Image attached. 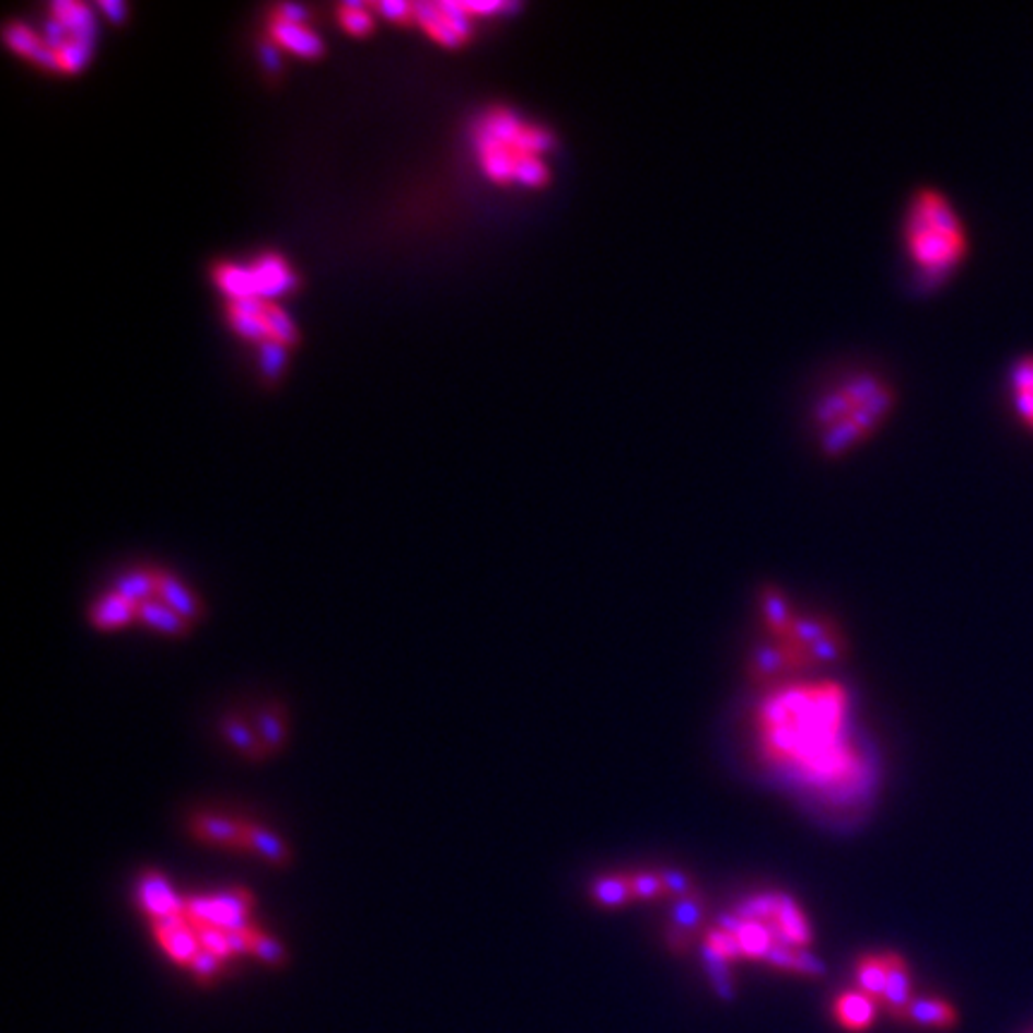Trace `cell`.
Returning a JSON list of instances; mask_svg holds the SVG:
<instances>
[{
	"label": "cell",
	"mask_w": 1033,
	"mask_h": 1033,
	"mask_svg": "<svg viewBox=\"0 0 1033 1033\" xmlns=\"http://www.w3.org/2000/svg\"><path fill=\"white\" fill-rule=\"evenodd\" d=\"M847 692L837 682L790 684L764 696L756 734L768 764L813 787H839L859 775L847 742Z\"/></svg>",
	"instance_id": "6da1fadb"
},
{
	"label": "cell",
	"mask_w": 1033,
	"mask_h": 1033,
	"mask_svg": "<svg viewBox=\"0 0 1033 1033\" xmlns=\"http://www.w3.org/2000/svg\"><path fill=\"white\" fill-rule=\"evenodd\" d=\"M474 147L484 175L494 185L541 189L550 183L553 132L512 108H488L474 127Z\"/></svg>",
	"instance_id": "7a4b0ae2"
},
{
	"label": "cell",
	"mask_w": 1033,
	"mask_h": 1033,
	"mask_svg": "<svg viewBox=\"0 0 1033 1033\" xmlns=\"http://www.w3.org/2000/svg\"><path fill=\"white\" fill-rule=\"evenodd\" d=\"M895 407V395L873 373H851L831 385L813 407V431L825 455L839 457L873 438Z\"/></svg>",
	"instance_id": "3957f363"
},
{
	"label": "cell",
	"mask_w": 1033,
	"mask_h": 1033,
	"mask_svg": "<svg viewBox=\"0 0 1033 1033\" xmlns=\"http://www.w3.org/2000/svg\"><path fill=\"white\" fill-rule=\"evenodd\" d=\"M902 244L912 268L926 282L957 270L968 252V235L954 204L938 189L916 191L902 223Z\"/></svg>",
	"instance_id": "277c9868"
},
{
	"label": "cell",
	"mask_w": 1033,
	"mask_h": 1033,
	"mask_svg": "<svg viewBox=\"0 0 1033 1033\" xmlns=\"http://www.w3.org/2000/svg\"><path fill=\"white\" fill-rule=\"evenodd\" d=\"M228 318L244 340L258 345H282L290 347L297 343V328L288 312L264 297H249V300H230Z\"/></svg>",
	"instance_id": "5b68a950"
},
{
	"label": "cell",
	"mask_w": 1033,
	"mask_h": 1033,
	"mask_svg": "<svg viewBox=\"0 0 1033 1033\" xmlns=\"http://www.w3.org/2000/svg\"><path fill=\"white\" fill-rule=\"evenodd\" d=\"M254 897L249 890L232 887L213 895L185 897V914L189 921L221 928V931H244L249 928Z\"/></svg>",
	"instance_id": "8992f818"
},
{
	"label": "cell",
	"mask_w": 1033,
	"mask_h": 1033,
	"mask_svg": "<svg viewBox=\"0 0 1033 1033\" xmlns=\"http://www.w3.org/2000/svg\"><path fill=\"white\" fill-rule=\"evenodd\" d=\"M415 20L436 42L460 46L472 34L474 15L467 3H415Z\"/></svg>",
	"instance_id": "52a82bcc"
},
{
	"label": "cell",
	"mask_w": 1033,
	"mask_h": 1033,
	"mask_svg": "<svg viewBox=\"0 0 1033 1033\" xmlns=\"http://www.w3.org/2000/svg\"><path fill=\"white\" fill-rule=\"evenodd\" d=\"M809 651L797 649V646L787 643V641H766L758 643L752 651V658H748V677L756 684H766L775 677H780L785 673H792V670H813Z\"/></svg>",
	"instance_id": "ba28073f"
},
{
	"label": "cell",
	"mask_w": 1033,
	"mask_h": 1033,
	"mask_svg": "<svg viewBox=\"0 0 1033 1033\" xmlns=\"http://www.w3.org/2000/svg\"><path fill=\"white\" fill-rule=\"evenodd\" d=\"M137 904L151 921L165 919L185 912V899L175 893V887L161 871H144L137 881Z\"/></svg>",
	"instance_id": "9c48e42d"
},
{
	"label": "cell",
	"mask_w": 1033,
	"mask_h": 1033,
	"mask_svg": "<svg viewBox=\"0 0 1033 1033\" xmlns=\"http://www.w3.org/2000/svg\"><path fill=\"white\" fill-rule=\"evenodd\" d=\"M153 933H156L161 948L167 952V957L177 964H191L194 957L201 952V942L197 936V926L189 921V916L175 914L165 916V919L151 921Z\"/></svg>",
	"instance_id": "30bf717a"
},
{
	"label": "cell",
	"mask_w": 1033,
	"mask_h": 1033,
	"mask_svg": "<svg viewBox=\"0 0 1033 1033\" xmlns=\"http://www.w3.org/2000/svg\"><path fill=\"white\" fill-rule=\"evenodd\" d=\"M189 831L194 837L201 839V843L206 845H216V847H225L235 851H249L247 823H242V821L218 816V813H194L189 821Z\"/></svg>",
	"instance_id": "8fae6325"
},
{
	"label": "cell",
	"mask_w": 1033,
	"mask_h": 1033,
	"mask_svg": "<svg viewBox=\"0 0 1033 1033\" xmlns=\"http://www.w3.org/2000/svg\"><path fill=\"white\" fill-rule=\"evenodd\" d=\"M766 926H770L775 945L804 950L811 942V926L806 921L804 912L799 909V904L785 893H780L778 907H775L773 919Z\"/></svg>",
	"instance_id": "7c38bea8"
},
{
	"label": "cell",
	"mask_w": 1033,
	"mask_h": 1033,
	"mask_svg": "<svg viewBox=\"0 0 1033 1033\" xmlns=\"http://www.w3.org/2000/svg\"><path fill=\"white\" fill-rule=\"evenodd\" d=\"M249 276L254 297H264V300H274V297L290 292L297 286L290 266L278 254L258 256L254 264H249Z\"/></svg>",
	"instance_id": "4fadbf2b"
},
{
	"label": "cell",
	"mask_w": 1033,
	"mask_h": 1033,
	"mask_svg": "<svg viewBox=\"0 0 1033 1033\" xmlns=\"http://www.w3.org/2000/svg\"><path fill=\"white\" fill-rule=\"evenodd\" d=\"M718 926L722 928V931H728V933H732L734 938H738L742 957L764 960L766 954L770 952V948L775 945L770 926L758 924V921H744L742 916H738L734 912L722 914Z\"/></svg>",
	"instance_id": "5bb4252c"
},
{
	"label": "cell",
	"mask_w": 1033,
	"mask_h": 1033,
	"mask_svg": "<svg viewBox=\"0 0 1033 1033\" xmlns=\"http://www.w3.org/2000/svg\"><path fill=\"white\" fill-rule=\"evenodd\" d=\"M883 957H885V966H887V984H885V993H883L881 1005L885 1007L890 1014L902 1019L904 1012H907V1007L914 1000L909 966H907V962H904L902 954H897V952H883Z\"/></svg>",
	"instance_id": "9a60e30c"
},
{
	"label": "cell",
	"mask_w": 1033,
	"mask_h": 1033,
	"mask_svg": "<svg viewBox=\"0 0 1033 1033\" xmlns=\"http://www.w3.org/2000/svg\"><path fill=\"white\" fill-rule=\"evenodd\" d=\"M135 619H139V603L120 596L118 591L103 593L98 601L92 603V608H89V623L101 631L129 627Z\"/></svg>",
	"instance_id": "2e32d148"
},
{
	"label": "cell",
	"mask_w": 1033,
	"mask_h": 1033,
	"mask_svg": "<svg viewBox=\"0 0 1033 1033\" xmlns=\"http://www.w3.org/2000/svg\"><path fill=\"white\" fill-rule=\"evenodd\" d=\"M758 601H761V613H764V623H766L770 639L775 641L790 639L797 615L792 611L790 601L785 599V593L775 587H766L764 591H761Z\"/></svg>",
	"instance_id": "e0dca14e"
},
{
	"label": "cell",
	"mask_w": 1033,
	"mask_h": 1033,
	"mask_svg": "<svg viewBox=\"0 0 1033 1033\" xmlns=\"http://www.w3.org/2000/svg\"><path fill=\"white\" fill-rule=\"evenodd\" d=\"M833 1014L847 1031H867L875 1019V1000L861 990H847L833 1002Z\"/></svg>",
	"instance_id": "ac0fdd59"
},
{
	"label": "cell",
	"mask_w": 1033,
	"mask_h": 1033,
	"mask_svg": "<svg viewBox=\"0 0 1033 1033\" xmlns=\"http://www.w3.org/2000/svg\"><path fill=\"white\" fill-rule=\"evenodd\" d=\"M270 38L282 48L292 50V54L302 56V58H316L323 54V44L321 38L306 27V24L300 22H280V20H270Z\"/></svg>",
	"instance_id": "d6986e66"
},
{
	"label": "cell",
	"mask_w": 1033,
	"mask_h": 1033,
	"mask_svg": "<svg viewBox=\"0 0 1033 1033\" xmlns=\"http://www.w3.org/2000/svg\"><path fill=\"white\" fill-rule=\"evenodd\" d=\"M902 1019L924 1029L948 1031L957 1024V1010L940 998H914Z\"/></svg>",
	"instance_id": "ffe728a7"
},
{
	"label": "cell",
	"mask_w": 1033,
	"mask_h": 1033,
	"mask_svg": "<svg viewBox=\"0 0 1033 1033\" xmlns=\"http://www.w3.org/2000/svg\"><path fill=\"white\" fill-rule=\"evenodd\" d=\"M159 599L165 605H171L177 615H183L187 623H197V619L204 615V605L197 593L187 589L183 581L171 572L159 570Z\"/></svg>",
	"instance_id": "44dd1931"
},
{
	"label": "cell",
	"mask_w": 1033,
	"mask_h": 1033,
	"mask_svg": "<svg viewBox=\"0 0 1033 1033\" xmlns=\"http://www.w3.org/2000/svg\"><path fill=\"white\" fill-rule=\"evenodd\" d=\"M589 897L599 904V907H625L635 899V890H631V873H608L599 875L596 881L589 885Z\"/></svg>",
	"instance_id": "7402d4cb"
},
{
	"label": "cell",
	"mask_w": 1033,
	"mask_h": 1033,
	"mask_svg": "<svg viewBox=\"0 0 1033 1033\" xmlns=\"http://www.w3.org/2000/svg\"><path fill=\"white\" fill-rule=\"evenodd\" d=\"M139 623H144L147 627L167 637H187L191 631V623H187L183 615H177L171 605H165L156 599L139 605Z\"/></svg>",
	"instance_id": "603a6c76"
},
{
	"label": "cell",
	"mask_w": 1033,
	"mask_h": 1033,
	"mask_svg": "<svg viewBox=\"0 0 1033 1033\" xmlns=\"http://www.w3.org/2000/svg\"><path fill=\"white\" fill-rule=\"evenodd\" d=\"M1010 387L1017 417L1033 431V357L1017 361L1010 376Z\"/></svg>",
	"instance_id": "cb8c5ba5"
},
{
	"label": "cell",
	"mask_w": 1033,
	"mask_h": 1033,
	"mask_svg": "<svg viewBox=\"0 0 1033 1033\" xmlns=\"http://www.w3.org/2000/svg\"><path fill=\"white\" fill-rule=\"evenodd\" d=\"M286 726L288 716L280 704H270L264 710H258L254 718V730L258 740H262L266 754H276L278 748L286 744Z\"/></svg>",
	"instance_id": "d4e9b609"
},
{
	"label": "cell",
	"mask_w": 1033,
	"mask_h": 1033,
	"mask_svg": "<svg viewBox=\"0 0 1033 1033\" xmlns=\"http://www.w3.org/2000/svg\"><path fill=\"white\" fill-rule=\"evenodd\" d=\"M221 732H223V738L230 742V746H235L244 758L262 761V758L268 756L262 740H258L256 730L249 728V722H244L240 716H225L221 720Z\"/></svg>",
	"instance_id": "484cf974"
},
{
	"label": "cell",
	"mask_w": 1033,
	"mask_h": 1033,
	"mask_svg": "<svg viewBox=\"0 0 1033 1033\" xmlns=\"http://www.w3.org/2000/svg\"><path fill=\"white\" fill-rule=\"evenodd\" d=\"M704 919H706V899L699 890L687 897L670 902V921H673L675 931L694 936L704 926Z\"/></svg>",
	"instance_id": "4316f807"
},
{
	"label": "cell",
	"mask_w": 1033,
	"mask_h": 1033,
	"mask_svg": "<svg viewBox=\"0 0 1033 1033\" xmlns=\"http://www.w3.org/2000/svg\"><path fill=\"white\" fill-rule=\"evenodd\" d=\"M857 986L861 993H867L875 1002L883 1000L885 984H887V966L883 954H863L855 966Z\"/></svg>",
	"instance_id": "83f0119b"
},
{
	"label": "cell",
	"mask_w": 1033,
	"mask_h": 1033,
	"mask_svg": "<svg viewBox=\"0 0 1033 1033\" xmlns=\"http://www.w3.org/2000/svg\"><path fill=\"white\" fill-rule=\"evenodd\" d=\"M247 839H249V851L262 855L268 863H274V867H288V863L292 861L290 847L282 843L276 833L262 828V825L247 823Z\"/></svg>",
	"instance_id": "f1b7e54d"
},
{
	"label": "cell",
	"mask_w": 1033,
	"mask_h": 1033,
	"mask_svg": "<svg viewBox=\"0 0 1033 1033\" xmlns=\"http://www.w3.org/2000/svg\"><path fill=\"white\" fill-rule=\"evenodd\" d=\"M113 591H118L120 596L135 601V603H147L159 596V570H151V567H141V570L127 572L125 577L118 579Z\"/></svg>",
	"instance_id": "f546056e"
},
{
	"label": "cell",
	"mask_w": 1033,
	"mask_h": 1033,
	"mask_svg": "<svg viewBox=\"0 0 1033 1033\" xmlns=\"http://www.w3.org/2000/svg\"><path fill=\"white\" fill-rule=\"evenodd\" d=\"M5 42L22 58H30L42 65V68H48V50L44 46V38L27 24H10L5 30Z\"/></svg>",
	"instance_id": "4dcf8cb0"
},
{
	"label": "cell",
	"mask_w": 1033,
	"mask_h": 1033,
	"mask_svg": "<svg viewBox=\"0 0 1033 1033\" xmlns=\"http://www.w3.org/2000/svg\"><path fill=\"white\" fill-rule=\"evenodd\" d=\"M833 631H837V625L831 617H819V615H804L794 619L792 635L787 639V643L797 646V649L809 651L811 646H816L825 637H831Z\"/></svg>",
	"instance_id": "1f68e13d"
},
{
	"label": "cell",
	"mask_w": 1033,
	"mask_h": 1033,
	"mask_svg": "<svg viewBox=\"0 0 1033 1033\" xmlns=\"http://www.w3.org/2000/svg\"><path fill=\"white\" fill-rule=\"evenodd\" d=\"M809 655H811V661L816 668L819 665H833V663L843 661V658L847 655V641L843 637V631L837 629V631H833L831 637H825L816 646H811Z\"/></svg>",
	"instance_id": "d6a6232c"
},
{
	"label": "cell",
	"mask_w": 1033,
	"mask_h": 1033,
	"mask_svg": "<svg viewBox=\"0 0 1033 1033\" xmlns=\"http://www.w3.org/2000/svg\"><path fill=\"white\" fill-rule=\"evenodd\" d=\"M338 18L343 27L352 36H364L373 30V15L364 3H343L338 8Z\"/></svg>",
	"instance_id": "836d02e7"
},
{
	"label": "cell",
	"mask_w": 1033,
	"mask_h": 1033,
	"mask_svg": "<svg viewBox=\"0 0 1033 1033\" xmlns=\"http://www.w3.org/2000/svg\"><path fill=\"white\" fill-rule=\"evenodd\" d=\"M704 962H706L710 978H713V986L718 990V996L722 1000H730L734 996L732 976H730V962L722 960L720 954H716L713 950H708V948H704Z\"/></svg>",
	"instance_id": "e575fe53"
},
{
	"label": "cell",
	"mask_w": 1033,
	"mask_h": 1033,
	"mask_svg": "<svg viewBox=\"0 0 1033 1033\" xmlns=\"http://www.w3.org/2000/svg\"><path fill=\"white\" fill-rule=\"evenodd\" d=\"M631 890L637 902H655L665 897V887L658 871H637L631 873Z\"/></svg>",
	"instance_id": "d590c367"
},
{
	"label": "cell",
	"mask_w": 1033,
	"mask_h": 1033,
	"mask_svg": "<svg viewBox=\"0 0 1033 1033\" xmlns=\"http://www.w3.org/2000/svg\"><path fill=\"white\" fill-rule=\"evenodd\" d=\"M704 948L713 950L716 954H720V957H722V960H728V962H734V960H740V957H742V950H740V942H738V938H734V936H732V933H728V931H722L720 926L710 928V931L706 933V938H704Z\"/></svg>",
	"instance_id": "8d00e7d4"
},
{
	"label": "cell",
	"mask_w": 1033,
	"mask_h": 1033,
	"mask_svg": "<svg viewBox=\"0 0 1033 1033\" xmlns=\"http://www.w3.org/2000/svg\"><path fill=\"white\" fill-rule=\"evenodd\" d=\"M252 954H256L258 960L274 966L286 962V950H282L280 942L262 931H256V928H252Z\"/></svg>",
	"instance_id": "74e56055"
},
{
	"label": "cell",
	"mask_w": 1033,
	"mask_h": 1033,
	"mask_svg": "<svg viewBox=\"0 0 1033 1033\" xmlns=\"http://www.w3.org/2000/svg\"><path fill=\"white\" fill-rule=\"evenodd\" d=\"M658 875H661L663 887H665V897H670V899H680V897H687V895L696 893L694 878L689 873L677 871V869H661V871H658Z\"/></svg>",
	"instance_id": "f35d334b"
},
{
	"label": "cell",
	"mask_w": 1033,
	"mask_h": 1033,
	"mask_svg": "<svg viewBox=\"0 0 1033 1033\" xmlns=\"http://www.w3.org/2000/svg\"><path fill=\"white\" fill-rule=\"evenodd\" d=\"M371 8H376L379 12H383L387 20H395V22L415 20V3H403V0H387V3H376Z\"/></svg>",
	"instance_id": "ab89813d"
},
{
	"label": "cell",
	"mask_w": 1033,
	"mask_h": 1033,
	"mask_svg": "<svg viewBox=\"0 0 1033 1033\" xmlns=\"http://www.w3.org/2000/svg\"><path fill=\"white\" fill-rule=\"evenodd\" d=\"M286 350L288 347L282 345H262V367L266 376H276L280 367L286 364Z\"/></svg>",
	"instance_id": "60d3db41"
},
{
	"label": "cell",
	"mask_w": 1033,
	"mask_h": 1033,
	"mask_svg": "<svg viewBox=\"0 0 1033 1033\" xmlns=\"http://www.w3.org/2000/svg\"><path fill=\"white\" fill-rule=\"evenodd\" d=\"M794 972L802 974V976H809V978H821V976H825V964L816 957V954H811L806 950H799Z\"/></svg>",
	"instance_id": "b9f144b4"
},
{
	"label": "cell",
	"mask_w": 1033,
	"mask_h": 1033,
	"mask_svg": "<svg viewBox=\"0 0 1033 1033\" xmlns=\"http://www.w3.org/2000/svg\"><path fill=\"white\" fill-rule=\"evenodd\" d=\"M189 968H191L194 974H197V978L209 980V978H213V976L218 974V968H221V960L213 957L211 952L201 950V952L197 954V957H194V962L189 964Z\"/></svg>",
	"instance_id": "7bdbcfd3"
},
{
	"label": "cell",
	"mask_w": 1033,
	"mask_h": 1033,
	"mask_svg": "<svg viewBox=\"0 0 1033 1033\" xmlns=\"http://www.w3.org/2000/svg\"><path fill=\"white\" fill-rule=\"evenodd\" d=\"M270 20H280V22H300V24H304V20H306V10H304V8H300V5H280V8H276L274 18H270Z\"/></svg>",
	"instance_id": "ee69618b"
},
{
	"label": "cell",
	"mask_w": 1033,
	"mask_h": 1033,
	"mask_svg": "<svg viewBox=\"0 0 1033 1033\" xmlns=\"http://www.w3.org/2000/svg\"><path fill=\"white\" fill-rule=\"evenodd\" d=\"M101 8L108 12L111 20H123V12H125L123 3H101Z\"/></svg>",
	"instance_id": "f6af8a7d"
}]
</instances>
